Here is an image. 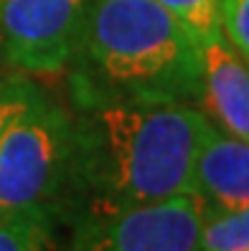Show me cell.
I'll list each match as a JSON object with an SVG mask.
<instances>
[{"label":"cell","instance_id":"cell-7","mask_svg":"<svg viewBox=\"0 0 249 251\" xmlns=\"http://www.w3.org/2000/svg\"><path fill=\"white\" fill-rule=\"evenodd\" d=\"M198 109L219 129L249 140V64L231 49L224 33L198 43Z\"/></svg>","mask_w":249,"mask_h":251},{"label":"cell","instance_id":"cell-11","mask_svg":"<svg viewBox=\"0 0 249 251\" xmlns=\"http://www.w3.org/2000/svg\"><path fill=\"white\" fill-rule=\"evenodd\" d=\"M221 33L249 64V0H221Z\"/></svg>","mask_w":249,"mask_h":251},{"label":"cell","instance_id":"cell-12","mask_svg":"<svg viewBox=\"0 0 249 251\" xmlns=\"http://www.w3.org/2000/svg\"><path fill=\"white\" fill-rule=\"evenodd\" d=\"M23 89H26V79L21 74H16V76H3V74H0V129L8 122L13 109L18 107Z\"/></svg>","mask_w":249,"mask_h":251},{"label":"cell","instance_id":"cell-3","mask_svg":"<svg viewBox=\"0 0 249 251\" xmlns=\"http://www.w3.org/2000/svg\"><path fill=\"white\" fill-rule=\"evenodd\" d=\"M71 170L69 107L26 81L0 129V213L51 211L61 218Z\"/></svg>","mask_w":249,"mask_h":251},{"label":"cell","instance_id":"cell-2","mask_svg":"<svg viewBox=\"0 0 249 251\" xmlns=\"http://www.w3.org/2000/svg\"><path fill=\"white\" fill-rule=\"evenodd\" d=\"M71 86L198 104V41L153 0H86Z\"/></svg>","mask_w":249,"mask_h":251},{"label":"cell","instance_id":"cell-6","mask_svg":"<svg viewBox=\"0 0 249 251\" xmlns=\"http://www.w3.org/2000/svg\"><path fill=\"white\" fill-rule=\"evenodd\" d=\"M191 193L203 213H234L249 208V140L206 125L191 170Z\"/></svg>","mask_w":249,"mask_h":251},{"label":"cell","instance_id":"cell-4","mask_svg":"<svg viewBox=\"0 0 249 251\" xmlns=\"http://www.w3.org/2000/svg\"><path fill=\"white\" fill-rule=\"evenodd\" d=\"M86 0H0V58L21 76L69 71Z\"/></svg>","mask_w":249,"mask_h":251},{"label":"cell","instance_id":"cell-9","mask_svg":"<svg viewBox=\"0 0 249 251\" xmlns=\"http://www.w3.org/2000/svg\"><path fill=\"white\" fill-rule=\"evenodd\" d=\"M198 251H249V208L203 213Z\"/></svg>","mask_w":249,"mask_h":251},{"label":"cell","instance_id":"cell-1","mask_svg":"<svg viewBox=\"0 0 249 251\" xmlns=\"http://www.w3.org/2000/svg\"><path fill=\"white\" fill-rule=\"evenodd\" d=\"M71 170L61 221H84L191 193L209 120L196 104L99 94L69 84Z\"/></svg>","mask_w":249,"mask_h":251},{"label":"cell","instance_id":"cell-10","mask_svg":"<svg viewBox=\"0 0 249 251\" xmlns=\"http://www.w3.org/2000/svg\"><path fill=\"white\" fill-rule=\"evenodd\" d=\"M198 43L221 33V0H153Z\"/></svg>","mask_w":249,"mask_h":251},{"label":"cell","instance_id":"cell-5","mask_svg":"<svg viewBox=\"0 0 249 251\" xmlns=\"http://www.w3.org/2000/svg\"><path fill=\"white\" fill-rule=\"evenodd\" d=\"M203 208L181 193L122 213L74 221L64 251H198Z\"/></svg>","mask_w":249,"mask_h":251},{"label":"cell","instance_id":"cell-8","mask_svg":"<svg viewBox=\"0 0 249 251\" xmlns=\"http://www.w3.org/2000/svg\"><path fill=\"white\" fill-rule=\"evenodd\" d=\"M58 224L51 211L0 213V251H64L56 239Z\"/></svg>","mask_w":249,"mask_h":251}]
</instances>
